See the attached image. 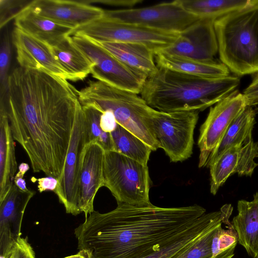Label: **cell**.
<instances>
[{"label": "cell", "mask_w": 258, "mask_h": 258, "mask_svg": "<svg viewBox=\"0 0 258 258\" xmlns=\"http://www.w3.org/2000/svg\"><path fill=\"white\" fill-rule=\"evenodd\" d=\"M219 222L217 212L205 213L198 219L194 227L181 238L142 258H173L189 248L204 235L217 226Z\"/></svg>", "instance_id": "26"}, {"label": "cell", "mask_w": 258, "mask_h": 258, "mask_svg": "<svg viewBox=\"0 0 258 258\" xmlns=\"http://www.w3.org/2000/svg\"><path fill=\"white\" fill-rule=\"evenodd\" d=\"M102 3H106L108 5H111L114 6H123L127 7H132L138 3H140L141 1L138 0H119V1H101Z\"/></svg>", "instance_id": "39"}, {"label": "cell", "mask_w": 258, "mask_h": 258, "mask_svg": "<svg viewBox=\"0 0 258 258\" xmlns=\"http://www.w3.org/2000/svg\"><path fill=\"white\" fill-rule=\"evenodd\" d=\"M10 74L5 106L13 137L34 172L58 180L82 107L78 91L67 80L42 71L19 66Z\"/></svg>", "instance_id": "1"}, {"label": "cell", "mask_w": 258, "mask_h": 258, "mask_svg": "<svg viewBox=\"0 0 258 258\" xmlns=\"http://www.w3.org/2000/svg\"><path fill=\"white\" fill-rule=\"evenodd\" d=\"M14 140L5 105L0 104V202L13 186L17 170Z\"/></svg>", "instance_id": "23"}, {"label": "cell", "mask_w": 258, "mask_h": 258, "mask_svg": "<svg viewBox=\"0 0 258 258\" xmlns=\"http://www.w3.org/2000/svg\"><path fill=\"white\" fill-rule=\"evenodd\" d=\"M243 94L247 106L252 107L258 105V72L254 74L251 83L243 90Z\"/></svg>", "instance_id": "35"}, {"label": "cell", "mask_w": 258, "mask_h": 258, "mask_svg": "<svg viewBox=\"0 0 258 258\" xmlns=\"http://www.w3.org/2000/svg\"><path fill=\"white\" fill-rule=\"evenodd\" d=\"M222 62L236 76L258 72V3L215 21Z\"/></svg>", "instance_id": "4"}, {"label": "cell", "mask_w": 258, "mask_h": 258, "mask_svg": "<svg viewBox=\"0 0 258 258\" xmlns=\"http://www.w3.org/2000/svg\"><path fill=\"white\" fill-rule=\"evenodd\" d=\"M53 54L66 71L69 80H83L91 74L92 63L68 36L51 46Z\"/></svg>", "instance_id": "25"}, {"label": "cell", "mask_w": 258, "mask_h": 258, "mask_svg": "<svg viewBox=\"0 0 258 258\" xmlns=\"http://www.w3.org/2000/svg\"><path fill=\"white\" fill-rule=\"evenodd\" d=\"M105 151L98 143L86 144L82 156L80 176V208L86 217L94 211L96 194L103 186Z\"/></svg>", "instance_id": "18"}, {"label": "cell", "mask_w": 258, "mask_h": 258, "mask_svg": "<svg viewBox=\"0 0 258 258\" xmlns=\"http://www.w3.org/2000/svg\"><path fill=\"white\" fill-rule=\"evenodd\" d=\"M219 224L204 235L189 248L173 258H212V243Z\"/></svg>", "instance_id": "32"}, {"label": "cell", "mask_w": 258, "mask_h": 258, "mask_svg": "<svg viewBox=\"0 0 258 258\" xmlns=\"http://www.w3.org/2000/svg\"><path fill=\"white\" fill-rule=\"evenodd\" d=\"M117 123L111 112L107 111L103 112L100 118V126L104 132L110 133L115 129Z\"/></svg>", "instance_id": "36"}, {"label": "cell", "mask_w": 258, "mask_h": 258, "mask_svg": "<svg viewBox=\"0 0 258 258\" xmlns=\"http://www.w3.org/2000/svg\"><path fill=\"white\" fill-rule=\"evenodd\" d=\"M254 111H255V114L258 113V107H255V108L254 109Z\"/></svg>", "instance_id": "41"}, {"label": "cell", "mask_w": 258, "mask_h": 258, "mask_svg": "<svg viewBox=\"0 0 258 258\" xmlns=\"http://www.w3.org/2000/svg\"><path fill=\"white\" fill-rule=\"evenodd\" d=\"M104 16L120 22L175 33L200 19L186 11L178 0L141 8L105 10Z\"/></svg>", "instance_id": "10"}, {"label": "cell", "mask_w": 258, "mask_h": 258, "mask_svg": "<svg viewBox=\"0 0 258 258\" xmlns=\"http://www.w3.org/2000/svg\"><path fill=\"white\" fill-rule=\"evenodd\" d=\"M238 214L231 224L238 236V242L249 255L258 258V192L251 201L241 200L237 203Z\"/></svg>", "instance_id": "21"}, {"label": "cell", "mask_w": 258, "mask_h": 258, "mask_svg": "<svg viewBox=\"0 0 258 258\" xmlns=\"http://www.w3.org/2000/svg\"><path fill=\"white\" fill-rule=\"evenodd\" d=\"M12 36L17 59L20 67L44 71L68 79L67 73L53 54L50 45L16 27Z\"/></svg>", "instance_id": "16"}, {"label": "cell", "mask_w": 258, "mask_h": 258, "mask_svg": "<svg viewBox=\"0 0 258 258\" xmlns=\"http://www.w3.org/2000/svg\"><path fill=\"white\" fill-rule=\"evenodd\" d=\"M95 42L126 67L146 79L157 70L155 54L146 45L126 42Z\"/></svg>", "instance_id": "20"}, {"label": "cell", "mask_w": 258, "mask_h": 258, "mask_svg": "<svg viewBox=\"0 0 258 258\" xmlns=\"http://www.w3.org/2000/svg\"><path fill=\"white\" fill-rule=\"evenodd\" d=\"M11 44L8 31L3 33L0 48V102H6L7 98L11 59Z\"/></svg>", "instance_id": "31"}, {"label": "cell", "mask_w": 258, "mask_h": 258, "mask_svg": "<svg viewBox=\"0 0 258 258\" xmlns=\"http://www.w3.org/2000/svg\"><path fill=\"white\" fill-rule=\"evenodd\" d=\"M64 258H90L88 253L85 250H79L76 254L70 255Z\"/></svg>", "instance_id": "40"}, {"label": "cell", "mask_w": 258, "mask_h": 258, "mask_svg": "<svg viewBox=\"0 0 258 258\" xmlns=\"http://www.w3.org/2000/svg\"><path fill=\"white\" fill-rule=\"evenodd\" d=\"M82 106H92L101 112H111L117 123L138 137L152 149L159 148L153 127L156 111L138 94L102 82L90 81L78 91Z\"/></svg>", "instance_id": "5"}, {"label": "cell", "mask_w": 258, "mask_h": 258, "mask_svg": "<svg viewBox=\"0 0 258 258\" xmlns=\"http://www.w3.org/2000/svg\"><path fill=\"white\" fill-rule=\"evenodd\" d=\"M227 229L217 228L212 240V258H232L238 242L237 233L232 225L227 226Z\"/></svg>", "instance_id": "30"}, {"label": "cell", "mask_w": 258, "mask_h": 258, "mask_svg": "<svg viewBox=\"0 0 258 258\" xmlns=\"http://www.w3.org/2000/svg\"><path fill=\"white\" fill-rule=\"evenodd\" d=\"M82 109L86 124L87 144L95 142L105 151H115L111 133L104 132L100 126V118L103 112L90 105L82 106Z\"/></svg>", "instance_id": "29"}, {"label": "cell", "mask_w": 258, "mask_h": 258, "mask_svg": "<svg viewBox=\"0 0 258 258\" xmlns=\"http://www.w3.org/2000/svg\"><path fill=\"white\" fill-rule=\"evenodd\" d=\"M247 106L244 94L236 90L211 107L200 130L199 167H206L208 159L217 148L228 127Z\"/></svg>", "instance_id": "12"}, {"label": "cell", "mask_w": 258, "mask_h": 258, "mask_svg": "<svg viewBox=\"0 0 258 258\" xmlns=\"http://www.w3.org/2000/svg\"><path fill=\"white\" fill-rule=\"evenodd\" d=\"M71 40L88 58L93 78L112 87L140 94L146 78L134 72L88 37L73 35Z\"/></svg>", "instance_id": "9"}, {"label": "cell", "mask_w": 258, "mask_h": 258, "mask_svg": "<svg viewBox=\"0 0 258 258\" xmlns=\"http://www.w3.org/2000/svg\"><path fill=\"white\" fill-rule=\"evenodd\" d=\"M206 213L203 207L163 208L117 203L94 211L75 230L79 250L90 258H142L177 240Z\"/></svg>", "instance_id": "2"}, {"label": "cell", "mask_w": 258, "mask_h": 258, "mask_svg": "<svg viewBox=\"0 0 258 258\" xmlns=\"http://www.w3.org/2000/svg\"><path fill=\"white\" fill-rule=\"evenodd\" d=\"M29 169V166L26 163H22L19 166V170L15 175L14 183L19 188L22 190H27L26 184L23 177L27 171Z\"/></svg>", "instance_id": "38"}, {"label": "cell", "mask_w": 258, "mask_h": 258, "mask_svg": "<svg viewBox=\"0 0 258 258\" xmlns=\"http://www.w3.org/2000/svg\"><path fill=\"white\" fill-rule=\"evenodd\" d=\"M36 180L38 181V189L40 192L47 190L54 192L58 183V180L51 176L39 178Z\"/></svg>", "instance_id": "37"}, {"label": "cell", "mask_w": 258, "mask_h": 258, "mask_svg": "<svg viewBox=\"0 0 258 258\" xmlns=\"http://www.w3.org/2000/svg\"><path fill=\"white\" fill-rule=\"evenodd\" d=\"M255 113L251 106H247L231 123L217 148L210 155L206 167L226 150L241 146L252 139V131L255 123Z\"/></svg>", "instance_id": "24"}, {"label": "cell", "mask_w": 258, "mask_h": 258, "mask_svg": "<svg viewBox=\"0 0 258 258\" xmlns=\"http://www.w3.org/2000/svg\"><path fill=\"white\" fill-rule=\"evenodd\" d=\"M110 133L115 151L148 165L152 151L148 145L118 123Z\"/></svg>", "instance_id": "28"}, {"label": "cell", "mask_w": 258, "mask_h": 258, "mask_svg": "<svg viewBox=\"0 0 258 258\" xmlns=\"http://www.w3.org/2000/svg\"><path fill=\"white\" fill-rule=\"evenodd\" d=\"M240 82L236 76L207 79L157 66L140 94L148 105L158 111L200 112L225 98Z\"/></svg>", "instance_id": "3"}, {"label": "cell", "mask_w": 258, "mask_h": 258, "mask_svg": "<svg viewBox=\"0 0 258 258\" xmlns=\"http://www.w3.org/2000/svg\"><path fill=\"white\" fill-rule=\"evenodd\" d=\"M86 128L82 106L76 116L62 173L54 191L68 214L77 215L80 208V176Z\"/></svg>", "instance_id": "11"}, {"label": "cell", "mask_w": 258, "mask_h": 258, "mask_svg": "<svg viewBox=\"0 0 258 258\" xmlns=\"http://www.w3.org/2000/svg\"><path fill=\"white\" fill-rule=\"evenodd\" d=\"M28 6L39 15L74 29L102 17L104 10L85 2L36 0Z\"/></svg>", "instance_id": "17"}, {"label": "cell", "mask_w": 258, "mask_h": 258, "mask_svg": "<svg viewBox=\"0 0 258 258\" xmlns=\"http://www.w3.org/2000/svg\"><path fill=\"white\" fill-rule=\"evenodd\" d=\"M198 111L163 112L156 110L153 118L154 135L172 162H182L192 154L194 133Z\"/></svg>", "instance_id": "8"}, {"label": "cell", "mask_w": 258, "mask_h": 258, "mask_svg": "<svg viewBox=\"0 0 258 258\" xmlns=\"http://www.w3.org/2000/svg\"><path fill=\"white\" fill-rule=\"evenodd\" d=\"M36 191L22 190L13 184L0 202V254L6 258L21 237V225L26 208Z\"/></svg>", "instance_id": "14"}, {"label": "cell", "mask_w": 258, "mask_h": 258, "mask_svg": "<svg viewBox=\"0 0 258 258\" xmlns=\"http://www.w3.org/2000/svg\"><path fill=\"white\" fill-rule=\"evenodd\" d=\"M258 142L252 138L241 146L232 147L223 153L209 166L210 191L215 195L227 178L235 173L239 176H251L258 166Z\"/></svg>", "instance_id": "15"}, {"label": "cell", "mask_w": 258, "mask_h": 258, "mask_svg": "<svg viewBox=\"0 0 258 258\" xmlns=\"http://www.w3.org/2000/svg\"><path fill=\"white\" fill-rule=\"evenodd\" d=\"M215 20L199 19L179 33L175 43L162 52L204 61H215L218 52Z\"/></svg>", "instance_id": "13"}, {"label": "cell", "mask_w": 258, "mask_h": 258, "mask_svg": "<svg viewBox=\"0 0 258 258\" xmlns=\"http://www.w3.org/2000/svg\"><path fill=\"white\" fill-rule=\"evenodd\" d=\"M150 178L148 165L115 151H105L103 186L117 203L147 205Z\"/></svg>", "instance_id": "6"}, {"label": "cell", "mask_w": 258, "mask_h": 258, "mask_svg": "<svg viewBox=\"0 0 258 258\" xmlns=\"http://www.w3.org/2000/svg\"><path fill=\"white\" fill-rule=\"evenodd\" d=\"M179 34L118 22L103 15L75 29L72 35H83L96 42L141 44L149 47L156 55L171 47Z\"/></svg>", "instance_id": "7"}, {"label": "cell", "mask_w": 258, "mask_h": 258, "mask_svg": "<svg viewBox=\"0 0 258 258\" xmlns=\"http://www.w3.org/2000/svg\"><path fill=\"white\" fill-rule=\"evenodd\" d=\"M189 13L201 18L216 20L233 11L258 3V0H178Z\"/></svg>", "instance_id": "27"}, {"label": "cell", "mask_w": 258, "mask_h": 258, "mask_svg": "<svg viewBox=\"0 0 258 258\" xmlns=\"http://www.w3.org/2000/svg\"><path fill=\"white\" fill-rule=\"evenodd\" d=\"M157 66L207 79H219L230 75L222 62L204 61L161 52L155 56Z\"/></svg>", "instance_id": "22"}, {"label": "cell", "mask_w": 258, "mask_h": 258, "mask_svg": "<svg viewBox=\"0 0 258 258\" xmlns=\"http://www.w3.org/2000/svg\"><path fill=\"white\" fill-rule=\"evenodd\" d=\"M28 4L14 18L16 28L50 46L73 34L74 28L38 15Z\"/></svg>", "instance_id": "19"}, {"label": "cell", "mask_w": 258, "mask_h": 258, "mask_svg": "<svg viewBox=\"0 0 258 258\" xmlns=\"http://www.w3.org/2000/svg\"><path fill=\"white\" fill-rule=\"evenodd\" d=\"M22 1L1 0V28L2 29L10 20L16 16L26 6Z\"/></svg>", "instance_id": "33"}, {"label": "cell", "mask_w": 258, "mask_h": 258, "mask_svg": "<svg viewBox=\"0 0 258 258\" xmlns=\"http://www.w3.org/2000/svg\"><path fill=\"white\" fill-rule=\"evenodd\" d=\"M12 254L13 258H36L27 238L21 237L19 239Z\"/></svg>", "instance_id": "34"}]
</instances>
